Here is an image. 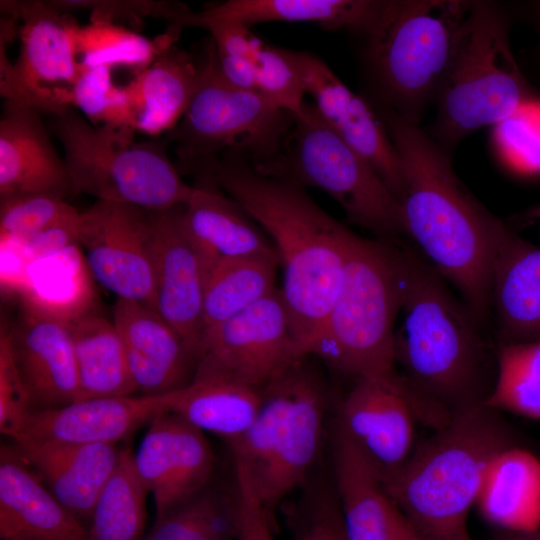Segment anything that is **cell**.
Wrapping results in <instances>:
<instances>
[{
    "instance_id": "cell-1",
    "label": "cell",
    "mask_w": 540,
    "mask_h": 540,
    "mask_svg": "<svg viewBox=\"0 0 540 540\" xmlns=\"http://www.w3.org/2000/svg\"><path fill=\"white\" fill-rule=\"evenodd\" d=\"M208 176L269 235L283 269L280 288L300 353L308 356L337 296L352 231L303 186L256 171L233 153L201 164Z\"/></svg>"
},
{
    "instance_id": "cell-2",
    "label": "cell",
    "mask_w": 540,
    "mask_h": 540,
    "mask_svg": "<svg viewBox=\"0 0 540 540\" xmlns=\"http://www.w3.org/2000/svg\"><path fill=\"white\" fill-rule=\"evenodd\" d=\"M379 112L402 164L404 234L484 324L490 316L494 244L503 222L471 194L449 153L419 125Z\"/></svg>"
},
{
    "instance_id": "cell-3",
    "label": "cell",
    "mask_w": 540,
    "mask_h": 540,
    "mask_svg": "<svg viewBox=\"0 0 540 540\" xmlns=\"http://www.w3.org/2000/svg\"><path fill=\"white\" fill-rule=\"evenodd\" d=\"M404 283L396 363L422 398L452 414L484 404L493 381L481 323L436 269L403 246Z\"/></svg>"
},
{
    "instance_id": "cell-4",
    "label": "cell",
    "mask_w": 540,
    "mask_h": 540,
    "mask_svg": "<svg viewBox=\"0 0 540 540\" xmlns=\"http://www.w3.org/2000/svg\"><path fill=\"white\" fill-rule=\"evenodd\" d=\"M513 445L499 412L481 404L452 413L401 466L380 475L392 503L426 540H465L490 462Z\"/></svg>"
},
{
    "instance_id": "cell-5",
    "label": "cell",
    "mask_w": 540,
    "mask_h": 540,
    "mask_svg": "<svg viewBox=\"0 0 540 540\" xmlns=\"http://www.w3.org/2000/svg\"><path fill=\"white\" fill-rule=\"evenodd\" d=\"M403 283L399 241L352 232L337 296L308 356L355 379L399 377L395 329Z\"/></svg>"
},
{
    "instance_id": "cell-6",
    "label": "cell",
    "mask_w": 540,
    "mask_h": 540,
    "mask_svg": "<svg viewBox=\"0 0 540 540\" xmlns=\"http://www.w3.org/2000/svg\"><path fill=\"white\" fill-rule=\"evenodd\" d=\"M470 5L466 0L379 1L363 33L377 109L419 125L436 98Z\"/></svg>"
},
{
    "instance_id": "cell-7",
    "label": "cell",
    "mask_w": 540,
    "mask_h": 540,
    "mask_svg": "<svg viewBox=\"0 0 540 540\" xmlns=\"http://www.w3.org/2000/svg\"><path fill=\"white\" fill-rule=\"evenodd\" d=\"M309 359L300 357L261 389L253 422L229 445L269 514L305 480L319 453L328 396Z\"/></svg>"
},
{
    "instance_id": "cell-8",
    "label": "cell",
    "mask_w": 540,
    "mask_h": 540,
    "mask_svg": "<svg viewBox=\"0 0 540 540\" xmlns=\"http://www.w3.org/2000/svg\"><path fill=\"white\" fill-rule=\"evenodd\" d=\"M527 94L505 13L494 2L471 1L435 98L429 135L449 153L476 130L514 116Z\"/></svg>"
},
{
    "instance_id": "cell-9",
    "label": "cell",
    "mask_w": 540,
    "mask_h": 540,
    "mask_svg": "<svg viewBox=\"0 0 540 540\" xmlns=\"http://www.w3.org/2000/svg\"><path fill=\"white\" fill-rule=\"evenodd\" d=\"M49 130L63 147L71 196L160 211L185 205L193 191L163 145L136 142L134 131L96 127L75 108L51 115Z\"/></svg>"
},
{
    "instance_id": "cell-10",
    "label": "cell",
    "mask_w": 540,
    "mask_h": 540,
    "mask_svg": "<svg viewBox=\"0 0 540 540\" xmlns=\"http://www.w3.org/2000/svg\"><path fill=\"white\" fill-rule=\"evenodd\" d=\"M197 61L198 80L190 104L166 133L181 166L193 173L226 152L249 158L252 165L277 157L293 129L294 116L260 93L227 81L211 38Z\"/></svg>"
},
{
    "instance_id": "cell-11",
    "label": "cell",
    "mask_w": 540,
    "mask_h": 540,
    "mask_svg": "<svg viewBox=\"0 0 540 540\" xmlns=\"http://www.w3.org/2000/svg\"><path fill=\"white\" fill-rule=\"evenodd\" d=\"M294 119L281 153L253 168L325 191L349 221L377 238L398 241L404 234L401 206L375 169L322 120L313 104L306 103Z\"/></svg>"
},
{
    "instance_id": "cell-12",
    "label": "cell",
    "mask_w": 540,
    "mask_h": 540,
    "mask_svg": "<svg viewBox=\"0 0 540 540\" xmlns=\"http://www.w3.org/2000/svg\"><path fill=\"white\" fill-rule=\"evenodd\" d=\"M17 17L19 53L11 63L0 56V94L4 104L55 115L70 106V92L81 69L76 50L79 25L70 13L48 1H2Z\"/></svg>"
},
{
    "instance_id": "cell-13",
    "label": "cell",
    "mask_w": 540,
    "mask_h": 540,
    "mask_svg": "<svg viewBox=\"0 0 540 540\" xmlns=\"http://www.w3.org/2000/svg\"><path fill=\"white\" fill-rule=\"evenodd\" d=\"M450 416L418 395L402 375L357 378L340 406L336 426L384 474L401 466L413 451L416 420L436 430Z\"/></svg>"
},
{
    "instance_id": "cell-14",
    "label": "cell",
    "mask_w": 540,
    "mask_h": 540,
    "mask_svg": "<svg viewBox=\"0 0 540 540\" xmlns=\"http://www.w3.org/2000/svg\"><path fill=\"white\" fill-rule=\"evenodd\" d=\"M302 356L277 288L251 307L207 330L198 362L261 390Z\"/></svg>"
},
{
    "instance_id": "cell-15",
    "label": "cell",
    "mask_w": 540,
    "mask_h": 540,
    "mask_svg": "<svg viewBox=\"0 0 540 540\" xmlns=\"http://www.w3.org/2000/svg\"><path fill=\"white\" fill-rule=\"evenodd\" d=\"M78 244L95 281L117 299L156 310L148 210L96 201L81 214Z\"/></svg>"
},
{
    "instance_id": "cell-16",
    "label": "cell",
    "mask_w": 540,
    "mask_h": 540,
    "mask_svg": "<svg viewBox=\"0 0 540 540\" xmlns=\"http://www.w3.org/2000/svg\"><path fill=\"white\" fill-rule=\"evenodd\" d=\"M282 50L322 120L375 169L399 201L402 164L378 109L349 89L321 59Z\"/></svg>"
},
{
    "instance_id": "cell-17",
    "label": "cell",
    "mask_w": 540,
    "mask_h": 540,
    "mask_svg": "<svg viewBox=\"0 0 540 540\" xmlns=\"http://www.w3.org/2000/svg\"><path fill=\"white\" fill-rule=\"evenodd\" d=\"M184 205L149 211L156 311L200 354L207 272L182 218Z\"/></svg>"
},
{
    "instance_id": "cell-18",
    "label": "cell",
    "mask_w": 540,
    "mask_h": 540,
    "mask_svg": "<svg viewBox=\"0 0 540 540\" xmlns=\"http://www.w3.org/2000/svg\"><path fill=\"white\" fill-rule=\"evenodd\" d=\"M134 462L156 518L211 484L215 465L205 433L169 410L149 422Z\"/></svg>"
},
{
    "instance_id": "cell-19",
    "label": "cell",
    "mask_w": 540,
    "mask_h": 540,
    "mask_svg": "<svg viewBox=\"0 0 540 540\" xmlns=\"http://www.w3.org/2000/svg\"><path fill=\"white\" fill-rule=\"evenodd\" d=\"M169 394L86 399L27 413L10 437L14 443L118 444L169 410Z\"/></svg>"
},
{
    "instance_id": "cell-20",
    "label": "cell",
    "mask_w": 540,
    "mask_h": 540,
    "mask_svg": "<svg viewBox=\"0 0 540 540\" xmlns=\"http://www.w3.org/2000/svg\"><path fill=\"white\" fill-rule=\"evenodd\" d=\"M8 338L30 411L78 401L77 365L67 323L23 309L17 323L8 327Z\"/></svg>"
},
{
    "instance_id": "cell-21",
    "label": "cell",
    "mask_w": 540,
    "mask_h": 540,
    "mask_svg": "<svg viewBox=\"0 0 540 540\" xmlns=\"http://www.w3.org/2000/svg\"><path fill=\"white\" fill-rule=\"evenodd\" d=\"M113 322L141 395L169 394L191 382L199 355L156 310L117 299Z\"/></svg>"
},
{
    "instance_id": "cell-22",
    "label": "cell",
    "mask_w": 540,
    "mask_h": 540,
    "mask_svg": "<svg viewBox=\"0 0 540 540\" xmlns=\"http://www.w3.org/2000/svg\"><path fill=\"white\" fill-rule=\"evenodd\" d=\"M0 119V197L49 194L66 199L71 186L64 158L42 113L5 105Z\"/></svg>"
},
{
    "instance_id": "cell-23",
    "label": "cell",
    "mask_w": 540,
    "mask_h": 540,
    "mask_svg": "<svg viewBox=\"0 0 540 540\" xmlns=\"http://www.w3.org/2000/svg\"><path fill=\"white\" fill-rule=\"evenodd\" d=\"M2 540H89L88 531L49 491L15 446L0 449Z\"/></svg>"
},
{
    "instance_id": "cell-24",
    "label": "cell",
    "mask_w": 540,
    "mask_h": 540,
    "mask_svg": "<svg viewBox=\"0 0 540 540\" xmlns=\"http://www.w3.org/2000/svg\"><path fill=\"white\" fill-rule=\"evenodd\" d=\"M494 245L490 314L500 344L540 341V248L504 223Z\"/></svg>"
},
{
    "instance_id": "cell-25",
    "label": "cell",
    "mask_w": 540,
    "mask_h": 540,
    "mask_svg": "<svg viewBox=\"0 0 540 540\" xmlns=\"http://www.w3.org/2000/svg\"><path fill=\"white\" fill-rule=\"evenodd\" d=\"M197 180L182 218L207 274L224 259L257 257L279 262L271 240L253 219L208 176L198 175Z\"/></svg>"
},
{
    "instance_id": "cell-26",
    "label": "cell",
    "mask_w": 540,
    "mask_h": 540,
    "mask_svg": "<svg viewBox=\"0 0 540 540\" xmlns=\"http://www.w3.org/2000/svg\"><path fill=\"white\" fill-rule=\"evenodd\" d=\"M54 497L79 521L90 520L118 464V444L21 442L14 445Z\"/></svg>"
},
{
    "instance_id": "cell-27",
    "label": "cell",
    "mask_w": 540,
    "mask_h": 540,
    "mask_svg": "<svg viewBox=\"0 0 540 540\" xmlns=\"http://www.w3.org/2000/svg\"><path fill=\"white\" fill-rule=\"evenodd\" d=\"M380 0H229L199 12L189 8L170 24L205 28L227 22L250 27L264 22H307L328 30L347 29L363 34Z\"/></svg>"
},
{
    "instance_id": "cell-28",
    "label": "cell",
    "mask_w": 540,
    "mask_h": 540,
    "mask_svg": "<svg viewBox=\"0 0 540 540\" xmlns=\"http://www.w3.org/2000/svg\"><path fill=\"white\" fill-rule=\"evenodd\" d=\"M332 465L345 539L392 540V502L380 472L337 426L333 436Z\"/></svg>"
},
{
    "instance_id": "cell-29",
    "label": "cell",
    "mask_w": 540,
    "mask_h": 540,
    "mask_svg": "<svg viewBox=\"0 0 540 540\" xmlns=\"http://www.w3.org/2000/svg\"><path fill=\"white\" fill-rule=\"evenodd\" d=\"M198 80L197 58L176 44L162 50L124 86L136 121V132L158 136L181 120Z\"/></svg>"
},
{
    "instance_id": "cell-30",
    "label": "cell",
    "mask_w": 540,
    "mask_h": 540,
    "mask_svg": "<svg viewBox=\"0 0 540 540\" xmlns=\"http://www.w3.org/2000/svg\"><path fill=\"white\" fill-rule=\"evenodd\" d=\"M260 401L261 390L198 362L191 382L170 393L168 407L204 433L215 434L230 445L251 425Z\"/></svg>"
},
{
    "instance_id": "cell-31",
    "label": "cell",
    "mask_w": 540,
    "mask_h": 540,
    "mask_svg": "<svg viewBox=\"0 0 540 540\" xmlns=\"http://www.w3.org/2000/svg\"><path fill=\"white\" fill-rule=\"evenodd\" d=\"M481 515L501 531L540 527V460L516 445L490 462L476 501Z\"/></svg>"
},
{
    "instance_id": "cell-32",
    "label": "cell",
    "mask_w": 540,
    "mask_h": 540,
    "mask_svg": "<svg viewBox=\"0 0 540 540\" xmlns=\"http://www.w3.org/2000/svg\"><path fill=\"white\" fill-rule=\"evenodd\" d=\"M92 274L79 244L27 266L16 293L23 309L64 323L93 310Z\"/></svg>"
},
{
    "instance_id": "cell-33",
    "label": "cell",
    "mask_w": 540,
    "mask_h": 540,
    "mask_svg": "<svg viewBox=\"0 0 540 540\" xmlns=\"http://www.w3.org/2000/svg\"><path fill=\"white\" fill-rule=\"evenodd\" d=\"M67 326L76 358L78 401L131 396L138 391L113 320L92 310Z\"/></svg>"
},
{
    "instance_id": "cell-34",
    "label": "cell",
    "mask_w": 540,
    "mask_h": 540,
    "mask_svg": "<svg viewBox=\"0 0 540 540\" xmlns=\"http://www.w3.org/2000/svg\"><path fill=\"white\" fill-rule=\"evenodd\" d=\"M278 266V261L257 257L224 259L215 264L205 283L204 333L275 291Z\"/></svg>"
},
{
    "instance_id": "cell-35",
    "label": "cell",
    "mask_w": 540,
    "mask_h": 540,
    "mask_svg": "<svg viewBox=\"0 0 540 540\" xmlns=\"http://www.w3.org/2000/svg\"><path fill=\"white\" fill-rule=\"evenodd\" d=\"M147 494L134 454L130 448H122L118 464L96 500L89 540H139L145 527Z\"/></svg>"
},
{
    "instance_id": "cell-36",
    "label": "cell",
    "mask_w": 540,
    "mask_h": 540,
    "mask_svg": "<svg viewBox=\"0 0 540 540\" xmlns=\"http://www.w3.org/2000/svg\"><path fill=\"white\" fill-rule=\"evenodd\" d=\"M180 31L170 28L151 40L119 23L90 19L78 27L76 50L79 62L89 67H123L134 73L147 67L165 48L175 44Z\"/></svg>"
},
{
    "instance_id": "cell-37",
    "label": "cell",
    "mask_w": 540,
    "mask_h": 540,
    "mask_svg": "<svg viewBox=\"0 0 540 540\" xmlns=\"http://www.w3.org/2000/svg\"><path fill=\"white\" fill-rule=\"evenodd\" d=\"M149 540H238L236 493L209 484L156 518Z\"/></svg>"
},
{
    "instance_id": "cell-38",
    "label": "cell",
    "mask_w": 540,
    "mask_h": 540,
    "mask_svg": "<svg viewBox=\"0 0 540 540\" xmlns=\"http://www.w3.org/2000/svg\"><path fill=\"white\" fill-rule=\"evenodd\" d=\"M484 405L540 420V341L499 344L495 378Z\"/></svg>"
},
{
    "instance_id": "cell-39",
    "label": "cell",
    "mask_w": 540,
    "mask_h": 540,
    "mask_svg": "<svg viewBox=\"0 0 540 540\" xmlns=\"http://www.w3.org/2000/svg\"><path fill=\"white\" fill-rule=\"evenodd\" d=\"M81 64V63H80ZM112 69L81 64L70 92V106L96 127L136 132L135 116L124 89L112 80Z\"/></svg>"
},
{
    "instance_id": "cell-40",
    "label": "cell",
    "mask_w": 540,
    "mask_h": 540,
    "mask_svg": "<svg viewBox=\"0 0 540 540\" xmlns=\"http://www.w3.org/2000/svg\"><path fill=\"white\" fill-rule=\"evenodd\" d=\"M249 65L258 93L294 117L303 113L306 92L298 73L282 49L269 45L254 34Z\"/></svg>"
},
{
    "instance_id": "cell-41",
    "label": "cell",
    "mask_w": 540,
    "mask_h": 540,
    "mask_svg": "<svg viewBox=\"0 0 540 540\" xmlns=\"http://www.w3.org/2000/svg\"><path fill=\"white\" fill-rule=\"evenodd\" d=\"M80 215L65 199L49 194L0 197V240L21 241Z\"/></svg>"
},
{
    "instance_id": "cell-42",
    "label": "cell",
    "mask_w": 540,
    "mask_h": 540,
    "mask_svg": "<svg viewBox=\"0 0 540 540\" xmlns=\"http://www.w3.org/2000/svg\"><path fill=\"white\" fill-rule=\"evenodd\" d=\"M55 8L71 13L80 9L90 10V19L118 20L139 24L146 17L164 18L171 21L183 8L184 4L167 1L149 0H51Z\"/></svg>"
},
{
    "instance_id": "cell-43",
    "label": "cell",
    "mask_w": 540,
    "mask_h": 540,
    "mask_svg": "<svg viewBox=\"0 0 540 540\" xmlns=\"http://www.w3.org/2000/svg\"><path fill=\"white\" fill-rule=\"evenodd\" d=\"M30 412L20 376L16 369L8 338V327L0 333V430L11 437Z\"/></svg>"
},
{
    "instance_id": "cell-44",
    "label": "cell",
    "mask_w": 540,
    "mask_h": 540,
    "mask_svg": "<svg viewBox=\"0 0 540 540\" xmlns=\"http://www.w3.org/2000/svg\"><path fill=\"white\" fill-rule=\"evenodd\" d=\"M238 540H274L269 513L258 499L247 476L235 467Z\"/></svg>"
},
{
    "instance_id": "cell-45",
    "label": "cell",
    "mask_w": 540,
    "mask_h": 540,
    "mask_svg": "<svg viewBox=\"0 0 540 540\" xmlns=\"http://www.w3.org/2000/svg\"><path fill=\"white\" fill-rule=\"evenodd\" d=\"M296 540H346L337 497H323L308 510Z\"/></svg>"
},
{
    "instance_id": "cell-46",
    "label": "cell",
    "mask_w": 540,
    "mask_h": 540,
    "mask_svg": "<svg viewBox=\"0 0 540 540\" xmlns=\"http://www.w3.org/2000/svg\"><path fill=\"white\" fill-rule=\"evenodd\" d=\"M80 219L81 215L74 221L52 226L24 240L14 242L19 244L29 262L50 256L78 244Z\"/></svg>"
},
{
    "instance_id": "cell-47",
    "label": "cell",
    "mask_w": 540,
    "mask_h": 540,
    "mask_svg": "<svg viewBox=\"0 0 540 540\" xmlns=\"http://www.w3.org/2000/svg\"><path fill=\"white\" fill-rule=\"evenodd\" d=\"M390 530L392 540H426L393 503L390 512Z\"/></svg>"
},
{
    "instance_id": "cell-48",
    "label": "cell",
    "mask_w": 540,
    "mask_h": 540,
    "mask_svg": "<svg viewBox=\"0 0 540 540\" xmlns=\"http://www.w3.org/2000/svg\"><path fill=\"white\" fill-rule=\"evenodd\" d=\"M496 540H540V530L531 532L501 531Z\"/></svg>"
},
{
    "instance_id": "cell-49",
    "label": "cell",
    "mask_w": 540,
    "mask_h": 540,
    "mask_svg": "<svg viewBox=\"0 0 540 540\" xmlns=\"http://www.w3.org/2000/svg\"><path fill=\"white\" fill-rule=\"evenodd\" d=\"M534 8H535L536 25H537L539 37H540V4L537 3Z\"/></svg>"
},
{
    "instance_id": "cell-50",
    "label": "cell",
    "mask_w": 540,
    "mask_h": 540,
    "mask_svg": "<svg viewBox=\"0 0 540 540\" xmlns=\"http://www.w3.org/2000/svg\"><path fill=\"white\" fill-rule=\"evenodd\" d=\"M465 540H472V539H471L470 536H469V537H467Z\"/></svg>"
}]
</instances>
